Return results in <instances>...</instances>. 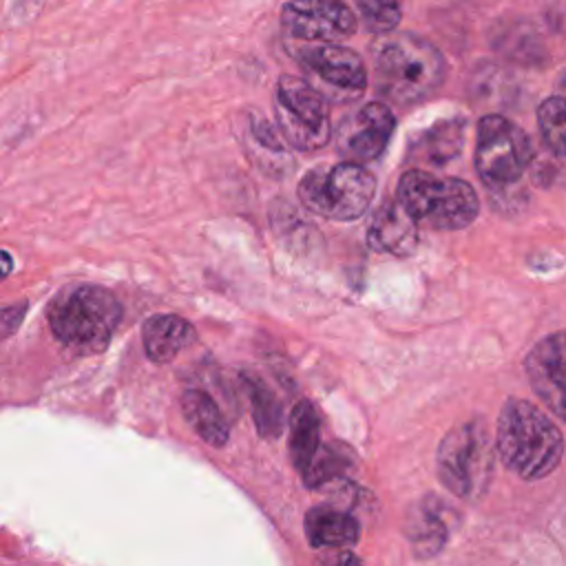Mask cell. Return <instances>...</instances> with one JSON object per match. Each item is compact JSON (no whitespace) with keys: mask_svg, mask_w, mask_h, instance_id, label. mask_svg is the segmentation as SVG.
<instances>
[{"mask_svg":"<svg viewBox=\"0 0 566 566\" xmlns=\"http://www.w3.org/2000/svg\"><path fill=\"white\" fill-rule=\"evenodd\" d=\"M444 80V57L424 38L387 33L374 51L376 93L396 106L429 97Z\"/></svg>","mask_w":566,"mask_h":566,"instance_id":"6da1fadb","label":"cell"},{"mask_svg":"<svg viewBox=\"0 0 566 566\" xmlns=\"http://www.w3.org/2000/svg\"><path fill=\"white\" fill-rule=\"evenodd\" d=\"M495 447L506 469L522 480H539L557 469L564 438L557 424L533 402L509 398L497 418Z\"/></svg>","mask_w":566,"mask_h":566,"instance_id":"7a4b0ae2","label":"cell"},{"mask_svg":"<svg viewBox=\"0 0 566 566\" xmlns=\"http://www.w3.org/2000/svg\"><path fill=\"white\" fill-rule=\"evenodd\" d=\"M46 318L60 343L80 354H97L111 343L122 318V305L106 287L77 283L53 296Z\"/></svg>","mask_w":566,"mask_h":566,"instance_id":"3957f363","label":"cell"},{"mask_svg":"<svg viewBox=\"0 0 566 566\" xmlns=\"http://www.w3.org/2000/svg\"><path fill=\"white\" fill-rule=\"evenodd\" d=\"M495 449L482 418L453 427L438 447L436 467L440 482L462 500H480L489 489Z\"/></svg>","mask_w":566,"mask_h":566,"instance_id":"277c9868","label":"cell"},{"mask_svg":"<svg viewBox=\"0 0 566 566\" xmlns=\"http://www.w3.org/2000/svg\"><path fill=\"white\" fill-rule=\"evenodd\" d=\"M396 199L416 221H424L436 230L467 228L480 210L471 184L453 177H433L420 168H411L400 177Z\"/></svg>","mask_w":566,"mask_h":566,"instance_id":"5b68a950","label":"cell"},{"mask_svg":"<svg viewBox=\"0 0 566 566\" xmlns=\"http://www.w3.org/2000/svg\"><path fill=\"white\" fill-rule=\"evenodd\" d=\"M374 192V175L363 164L354 161L312 168L298 184L301 203L334 221L358 219L369 208Z\"/></svg>","mask_w":566,"mask_h":566,"instance_id":"8992f818","label":"cell"},{"mask_svg":"<svg viewBox=\"0 0 566 566\" xmlns=\"http://www.w3.org/2000/svg\"><path fill=\"white\" fill-rule=\"evenodd\" d=\"M274 113L283 139L298 150H318L332 137V117L323 93L301 77H279Z\"/></svg>","mask_w":566,"mask_h":566,"instance_id":"52a82bcc","label":"cell"},{"mask_svg":"<svg viewBox=\"0 0 566 566\" xmlns=\"http://www.w3.org/2000/svg\"><path fill=\"white\" fill-rule=\"evenodd\" d=\"M533 159L528 135L502 115H484L478 124L475 168L491 188L515 184Z\"/></svg>","mask_w":566,"mask_h":566,"instance_id":"ba28073f","label":"cell"},{"mask_svg":"<svg viewBox=\"0 0 566 566\" xmlns=\"http://www.w3.org/2000/svg\"><path fill=\"white\" fill-rule=\"evenodd\" d=\"M281 27L305 42H338L356 31V15L343 0H290L281 9Z\"/></svg>","mask_w":566,"mask_h":566,"instance_id":"9c48e42d","label":"cell"},{"mask_svg":"<svg viewBox=\"0 0 566 566\" xmlns=\"http://www.w3.org/2000/svg\"><path fill=\"white\" fill-rule=\"evenodd\" d=\"M396 117L385 102H369L347 115L336 130V148L345 161L367 164L382 155Z\"/></svg>","mask_w":566,"mask_h":566,"instance_id":"30bf717a","label":"cell"},{"mask_svg":"<svg viewBox=\"0 0 566 566\" xmlns=\"http://www.w3.org/2000/svg\"><path fill=\"white\" fill-rule=\"evenodd\" d=\"M533 391L566 422V332H555L533 345L524 360Z\"/></svg>","mask_w":566,"mask_h":566,"instance_id":"8fae6325","label":"cell"},{"mask_svg":"<svg viewBox=\"0 0 566 566\" xmlns=\"http://www.w3.org/2000/svg\"><path fill=\"white\" fill-rule=\"evenodd\" d=\"M298 62L336 95L358 97L367 88V69L360 55L336 42L298 49Z\"/></svg>","mask_w":566,"mask_h":566,"instance_id":"7c38bea8","label":"cell"},{"mask_svg":"<svg viewBox=\"0 0 566 566\" xmlns=\"http://www.w3.org/2000/svg\"><path fill=\"white\" fill-rule=\"evenodd\" d=\"M418 221L398 199H387L374 212L367 241L378 252L409 256L418 245Z\"/></svg>","mask_w":566,"mask_h":566,"instance_id":"4fadbf2b","label":"cell"},{"mask_svg":"<svg viewBox=\"0 0 566 566\" xmlns=\"http://www.w3.org/2000/svg\"><path fill=\"white\" fill-rule=\"evenodd\" d=\"M195 340V327L175 314L150 316L142 327V343L153 363H170Z\"/></svg>","mask_w":566,"mask_h":566,"instance_id":"5bb4252c","label":"cell"},{"mask_svg":"<svg viewBox=\"0 0 566 566\" xmlns=\"http://www.w3.org/2000/svg\"><path fill=\"white\" fill-rule=\"evenodd\" d=\"M464 142V119H442L431 128L422 130L409 148V159L424 161L431 166H442L451 161Z\"/></svg>","mask_w":566,"mask_h":566,"instance_id":"9a60e30c","label":"cell"},{"mask_svg":"<svg viewBox=\"0 0 566 566\" xmlns=\"http://www.w3.org/2000/svg\"><path fill=\"white\" fill-rule=\"evenodd\" d=\"M181 411L188 424L203 442L212 447H223L228 442V420L221 413L214 398H210V394H206L203 389H186L181 394Z\"/></svg>","mask_w":566,"mask_h":566,"instance_id":"2e32d148","label":"cell"},{"mask_svg":"<svg viewBox=\"0 0 566 566\" xmlns=\"http://www.w3.org/2000/svg\"><path fill=\"white\" fill-rule=\"evenodd\" d=\"M305 535L312 546H347L360 535L354 515L334 506H314L305 515Z\"/></svg>","mask_w":566,"mask_h":566,"instance_id":"e0dca14e","label":"cell"},{"mask_svg":"<svg viewBox=\"0 0 566 566\" xmlns=\"http://www.w3.org/2000/svg\"><path fill=\"white\" fill-rule=\"evenodd\" d=\"M290 458L294 467L305 473L316 451L321 449V422L312 402L301 400L294 405L290 416Z\"/></svg>","mask_w":566,"mask_h":566,"instance_id":"ac0fdd59","label":"cell"},{"mask_svg":"<svg viewBox=\"0 0 566 566\" xmlns=\"http://www.w3.org/2000/svg\"><path fill=\"white\" fill-rule=\"evenodd\" d=\"M243 387L250 398L254 424L263 438H279L283 431V409L274 391L254 374H243Z\"/></svg>","mask_w":566,"mask_h":566,"instance_id":"d6986e66","label":"cell"},{"mask_svg":"<svg viewBox=\"0 0 566 566\" xmlns=\"http://www.w3.org/2000/svg\"><path fill=\"white\" fill-rule=\"evenodd\" d=\"M409 539L418 555H436L447 542V524L438 506L422 504L409 515Z\"/></svg>","mask_w":566,"mask_h":566,"instance_id":"ffe728a7","label":"cell"},{"mask_svg":"<svg viewBox=\"0 0 566 566\" xmlns=\"http://www.w3.org/2000/svg\"><path fill=\"white\" fill-rule=\"evenodd\" d=\"M537 122L548 148L566 157V97H548L537 108Z\"/></svg>","mask_w":566,"mask_h":566,"instance_id":"44dd1931","label":"cell"},{"mask_svg":"<svg viewBox=\"0 0 566 566\" xmlns=\"http://www.w3.org/2000/svg\"><path fill=\"white\" fill-rule=\"evenodd\" d=\"M371 33H391L402 15V0H352Z\"/></svg>","mask_w":566,"mask_h":566,"instance_id":"7402d4cb","label":"cell"},{"mask_svg":"<svg viewBox=\"0 0 566 566\" xmlns=\"http://www.w3.org/2000/svg\"><path fill=\"white\" fill-rule=\"evenodd\" d=\"M349 464H352V460H349L347 451H340L334 442L321 444V449L316 451L314 460L310 462V467L303 473L305 484L307 486H321L327 480L338 478Z\"/></svg>","mask_w":566,"mask_h":566,"instance_id":"603a6c76","label":"cell"},{"mask_svg":"<svg viewBox=\"0 0 566 566\" xmlns=\"http://www.w3.org/2000/svg\"><path fill=\"white\" fill-rule=\"evenodd\" d=\"M24 312H27V303H20V305H9L2 310V336H11L15 332V327L20 325V321L24 318Z\"/></svg>","mask_w":566,"mask_h":566,"instance_id":"cb8c5ba5","label":"cell"},{"mask_svg":"<svg viewBox=\"0 0 566 566\" xmlns=\"http://www.w3.org/2000/svg\"><path fill=\"white\" fill-rule=\"evenodd\" d=\"M336 566H360V559H358L354 553L345 551V553H340V555H338Z\"/></svg>","mask_w":566,"mask_h":566,"instance_id":"d4e9b609","label":"cell"},{"mask_svg":"<svg viewBox=\"0 0 566 566\" xmlns=\"http://www.w3.org/2000/svg\"><path fill=\"white\" fill-rule=\"evenodd\" d=\"M11 270V259H9V252H4V274H9Z\"/></svg>","mask_w":566,"mask_h":566,"instance_id":"484cf974","label":"cell"}]
</instances>
